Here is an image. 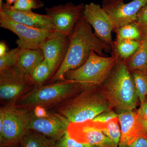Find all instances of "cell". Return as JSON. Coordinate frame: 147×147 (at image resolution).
Instances as JSON below:
<instances>
[{"mask_svg": "<svg viewBox=\"0 0 147 147\" xmlns=\"http://www.w3.org/2000/svg\"><path fill=\"white\" fill-rule=\"evenodd\" d=\"M141 41L131 40H122L114 41L113 52L120 59L127 61L131 57L140 46Z\"/></svg>", "mask_w": 147, "mask_h": 147, "instance_id": "44dd1931", "label": "cell"}, {"mask_svg": "<svg viewBox=\"0 0 147 147\" xmlns=\"http://www.w3.org/2000/svg\"><path fill=\"white\" fill-rule=\"evenodd\" d=\"M53 73V70L49 64L44 59L35 68L31 75L36 86H41L47 81Z\"/></svg>", "mask_w": 147, "mask_h": 147, "instance_id": "cb8c5ba5", "label": "cell"}, {"mask_svg": "<svg viewBox=\"0 0 147 147\" xmlns=\"http://www.w3.org/2000/svg\"><path fill=\"white\" fill-rule=\"evenodd\" d=\"M85 89L81 84L65 79L45 86H36L19 98L15 105L29 110L37 106L53 108Z\"/></svg>", "mask_w": 147, "mask_h": 147, "instance_id": "277c9868", "label": "cell"}, {"mask_svg": "<svg viewBox=\"0 0 147 147\" xmlns=\"http://www.w3.org/2000/svg\"><path fill=\"white\" fill-rule=\"evenodd\" d=\"M69 36L55 34L43 42L41 49L44 59L48 63L53 72L59 68L64 59L69 45Z\"/></svg>", "mask_w": 147, "mask_h": 147, "instance_id": "2e32d148", "label": "cell"}, {"mask_svg": "<svg viewBox=\"0 0 147 147\" xmlns=\"http://www.w3.org/2000/svg\"><path fill=\"white\" fill-rule=\"evenodd\" d=\"M131 73L140 104H142L147 96V71L134 70Z\"/></svg>", "mask_w": 147, "mask_h": 147, "instance_id": "603a6c76", "label": "cell"}, {"mask_svg": "<svg viewBox=\"0 0 147 147\" xmlns=\"http://www.w3.org/2000/svg\"><path fill=\"white\" fill-rule=\"evenodd\" d=\"M111 108L119 112L134 110L139 97L126 61L119 58L108 79L98 87Z\"/></svg>", "mask_w": 147, "mask_h": 147, "instance_id": "7a4b0ae2", "label": "cell"}, {"mask_svg": "<svg viewBox=\"0 0 147 147\" xmlns=\"http://www.w3.org/2000/svg\"><path fill=\"white\" fill-rule=\"evenodd\" d=\"M83 16L94 29L95 34L113 50L112 33L116 28L111 17L100 5L91 2L85 5Z\"/></svg>", "mask_w": 147, "mask_h": 147, "instance_id": "30bf717a", "label": "cell"}, {"mask_svg": "<svg viewBox=\"0 0 147 147\" xmlns=\"http://www.w3.org/2000/svg\"><path fill=\"white\" fill-rule=\"evenodd\" d=\"M30 110L15 105L0 110V147L20 144L28 131Z\"/></svg>", "mask_w": 147, "mask_h": 147, "instance_id": "8992f818", "label": "cell"}, {"mask_svg": "<svg viewBox=\"0 0 147 147\" xmlns=\"http://www.w3.org/2000/svg\"><path fill=\"white\" fill-rule=\"evenodd\" d=\"M147 4V0H132L126 3L123 0H106L102 1V7L117 28L136 22L139 11Z\"/></svg>", "mask_w": 147, "mask_h": 147, "instance_id": "7c38bea8", "label": "cell"}, {"mask_svg": "<svg viewBox=\"0 0 147 147\" xmlns=\"http://www.w3.org/2000/svg\"><path fill=\"white\" fill-rule=\"evenodd\" d=\"M118 115L112 110L111 109L105 111L103 113H100L99 115L96 116L93 120L95 121L105 123L108 121L113 118L118 117Z\"/></svg>", "mask_w": 147, "mask_h": 147, "instance_id": "f546056e", "label": "cell"}, {"mask_svg": "<svg viewBox=\"0 0 147 147\" xmlns=\"http://www.w3.org/2000/svg\"><path fill=\"white\" fill-rule=\"evenodd\" d=\"M55 140L34 130H28L20 143V147H53Z\"/></svg>", "mask_w": 147, "mask_h": 147, "instance_id": "ffe728a7", "label": "cell"}, {"mask_svg": "<svg viewBox=\"0 0 147 147\" xmlns=\"http://www.w3.org/2000/svg\"><path fill=\"white\" fill-rule=\"evenodd\" d=\"M21 48L19 47L7 51L0 57V71L15 66L18 63Z\"/></svg>", "mask_w": 147, "mask_h": 147, "instance_id": "d4e9b609", "label": "cell"}, {"mask_svg": "<svg viewBox=\"0 0 147 147\" xmlns=\"http://www.w3.org/2000/svg\"><path fill=\"white\" fill-rule=\"evenodd\" d=\"M85 5H74L73 3L45 7L46 14L52 18L56 32L59 34L69 36L74 27L83 15Z\"/></svg>", "mask_w": 147, "mask_h": 147, "instance_id": "9c48e42d", "label": "cell"}, {"mask_svg": "<svg viewBox=\"0 0 147 147\" xmlns=\"http://www.w3.org/2000/svg\"><path fill=\"white\" fill-rule=\"evenodd\" d=\"M0 12L11 20L19 24L36 28L55 30L53 20L47 14H38L32 11L16 10L4 3L0 8Z\"/></svg>", "mask_w": 147, "mask_h": 147, "instance_id": "9a60e30c", "label": "cell"}, {"mask_svg": "<svg viewBox=\"0 0 147 147\" xmlns=\"http://www.w3.org/2000/svg\"><path fill=\"white\" fill-rule=\"evenodd\" d=\"M119 58L114 52L110 57H105L92 51L86 61L67 72L64 79L81 84L85 88L99 87L108 79Z\"/></svg>", "mask_w": 147, "mask_h": 147, "instance_id": "5b68a950", "label": "cell"}, {"mask_svg": "<svg viewBox=\"0 0 147 147\" xmlns=\"http://www.w3.org/2000/svg\"><path fill=\"white\" fill-rule=\"evenodd\" d=\"M69 38V45L66 55L62 63L50 80L52 83L65 80V74L83 65L88 59L92 51L104 56V52L109 53L113 50L110 46L102 42L94 33L91 26L83 15Z\"/></svg>", "mask_w": 147, "mask_h": 147, "instance_id": "6da1fadb", "label": "cell"}, {"mask_svg": "<svg viewBox=\"0 0 147 147\" xmlns=\"http://www.w3.org/2000/svg\"><path fill=\"white\" fill-rule=\"evenodd\" d=\"M44 59V55L41 49L21 48L16 66L25 73L31 74Z\"/></svg>", "mask_w": 147, "mask_h": 147, "instance_id": "e0dca14e", "label": "cell"}, {"mask_svg": "<svg viewBox=\"0 0 147 147\" xmlns=\"http://www.w3.org/2000/svg\"><path fill=\"white\" fill-rule=\"evenodd\" d=\"M0 26L18 37L16 41L22 49H40L43 42L55 34V30H43L28 26L11 20L0 12Z\"/></svg>", "mask_w": 147, "mask_h": 147, "instance_id": "ba28073f", "label": "cell"}, {"mask_svg": "<svg viewBox=\"0 0 147 147\" xmlns=\"http://www.w3.org/2000/svg\"><path fill=\"white\" fill-rule=\"evenodd\" d=\"M136 112L138 120L147 134V96Z\"/></svg>", "mask_w": 147, "mask_h": 147, "instance_id": "f1b7e54d", "label": "cell"}, {"mask_svg": "<svg viewBox=\"0 0 147 147\" xmlns=\"http://www.w3.org/2000/svg\"><path fill=\"white\" fill-rule=\"evenodd\" d=\"M143 36L147 34V4L139 11L136 22Z\"/></svg>", "mask_w": 147, "mask_h": 147, "instance_id": "83f0119b", "label": "cell"}, {"mask_svg": "<svg viewBox=\"0 0 147 147\" xmlns=\"http://www.w3.org/2000/svg\"><path fill=\"white\" fill-rule=\"evenodd\" d=\"M106 1V0H103V1Z\"/></svg>", "mask_w": 147, "mask_h": 147, "instance_id": "8d00e7d4", "label": "cell"}, {"mask_svg": "<svg viewBox=\"0 0 147 147\" xmlns=\"http://www.w3.org/2000/svg\"><path fill=\"white\" fill-rule=\"evenodd\" d=\"M118 115L121 128L119 147H130L140 137L147 139V134L138 120L136 111H121Z\"/></svg>", "mask_w": 147, "mask_h": 147, "instance_id": "5bb4252c", "label": "cell"}, {"mask_svg": "<svg viewBox=\"0 0 147 147\" xmlns=\"http://www.w3.org/2000/svg\"><path fill=\"white\" fill-rule=\"evenodd\" d=\"M53 108L55 112L64 117L70 123L93 119L111 108L98 87L85 89Z\"/></svg>", "mask_w": 147, "mask_h": 147, "instance_id": "3957f363", "label": "cell"}, {"mask_svg": "<svg viewBox=\"0 0 147 147\" xmlns=\"http://www.w3.org/2000/svg\"><path fill=\"white\" fill-rule=\"evenodd\" d=\"M36 86L31 74L16 66L0 71V98L6 105L16 101Z\"/></svg>", "mask_w": 147, "mask_h": 147, "instance_id": "52a82bcc", "label": "cell"}, {"mask_svg": "<svg viewBox=\"0 0 147 147\" xmlns=\"http://www.w3.org/2000/svg\"><path fill=\"white\" fill-rule=\"evenodd\" d=\"M92 120L93 125L96 128L103 132L117 146H119L121 137V125L119 117L105 123Z\"/></svg>", "mask_w": 147, "mask_h": 147, "instance_id": "d6986e66", "label": "cell"}, {"mask_svg": "<svg viewBox=\"0 0 147 147\" xmlns=\"http://www.w3.org/2000/svg\"><path fill=\"white\" fill-rule=\"evenodd\" d=\"M3 3V0H0V8L1 7Z\"/></svg>", "mask_w": 147, "mask_h": 147, "instance_id": "e575fe53", "label": "cell"}, {"mask_svg": "<svg viewBox=\"0 0 147 147\" xmlns=\"http://www.w3.org/2000/svg\"><path fill=\"white\" fill-rule=\"evenodd\" d=\"M5 4L7 5L11 6L16 1V0H5Z\"/></svg>", "mask_w": 147, "mask_h": 147, "instance_id": "d6a6232c", "label": "cell"}, {"mask_svg": "<svg viewBox=\"0 0 147 147\" xmlns=\"http://www.w3.org/2000/svg\"><path fill=\"white\" fill-rule=\"evenodd\" d=\"M69 123L67 119L55 111L48 112L46 116L39 117L30 110L28 129L56 141L67 132Z\"/></svg>", "mask_w": 147, "mask_h": 147, "instance_id": "8fae6325", "label": "cell"}, {"mask_svg": "<svg viewBox=\"0 0 147 147\" xmlns=\"http://www.w3.org/2000/svg\"><path fill=\"white\" fill-rule=\"evenodd\" d=\"M88 147H98L96 146H93V145H90Z\"/></svg>", "mask_w": 147, "mask_h": 147, "instance_id": "d590c367", "label": "cell"}, {"mask_svg": "<svg viewBox=\"0 0 147 147\" xmlns=\"http://www.w3.org/2000/svg\"><path fill=\"white\" fill-rule=\"evenodd\" d=\"M67 132L70 138L79 143L98 147H118L111 139L94 126L92 120L70 123Z\"/></svg>", "mask_w": 147, "mask_h": 147, "instance_id": "4fadbf2b", "label": "cell"}, {"mask_svg": "<svg viewBox=\"0 0 147 147\" xmlns=\"http://www.w3.org/2000/svg\"><path fill=\"white\" fill-rule=\"evenodd\" d=\"M89 145L78 143L70 138L67 132L62 137L55 141L53 147H88Z\"/></svg>", "mask_w": 147, "mask_h": 147, "instance_id": "4316f807", "label": "cell"}, {"mask_svg": "<svg viewBox=\"0 0 147 147\" xmlns=\"http://www.w3.org/2000/svg\"><path fill=\"white\" fill-rule=\"evenodd\" d=\"M1 147H20V144H17L9 145V146H5Z\"/></svg>", "mask_w": 147, "mask_h": 147, "instance_id": "836d02e7", "label": "cell"}, {"mask_svg": "<svg viewBox=\"0 0 147 147\" xmlns=\"http://www.w3.org/2000/svg\"><path fill=\"white\" fill-rule=\"evenodd\" d=\"M116 34V40H131L141 41L143 34L136 22L130 23L114 30Z\"/></svg>", "mask_w": 147, "mask_h": 147, "instance_id": "7402d4cb", "label": "cell"}, {"mask_svg": "<svg viewBox=\"0 0 147 147\" xmlns=\"http://www.w3.org/2000/svg\"><path fill=\"white\" fill-rule=\"evenodd\" d=\"M7 46L5 41L0 42V57L5 55L7 52Z\"/></svg>", "mask_w": 147, "mask_h": 147, "instance_id": "1f68e13d", "label": "cell"}, {"mask_svg": "<svg viewBox=\"0 0 147 147\" xmlns=\"http://www.w3.org/2000/svg\"><path fill=\"white\" fill-rule=\"evenodd\" d=\"M45 6L41 0H16L11 7L16 10L32 11L34 9H38Z\"/></svg>", "mask_w": 147, "mask_h": 147, "instance_id": "484cf974", "label": "cell"}, {"mask_svg": "<svg viewBox=\"0 0 147 147\" xmlns=\"http://www.w3.org/2000/svg\"><path fill=\"white\" fill-rule=\"evenodd\" d=\"M126 62L130 72L138 70L147 71V34L143 36L139 48Z\"/></svg>", "mask_w": 147, "mask_h": 147, "instance_id": "ac0fdd59", "label": "cell"}, {"mask_svg": "<svg viewBox=\"0 0 147 147\" xmlns=\"http://www.w3.org/2000/svg\"><path fill=\"white\" fill-rule=\"evenodd\" d=\"M130 147H147V139L140 137L133 143Z\"/></svg>", "mask_w": 147, "mask_h": 147, "instance_id": "4dcf8cb0", "label": "cell"}]
</instances>
